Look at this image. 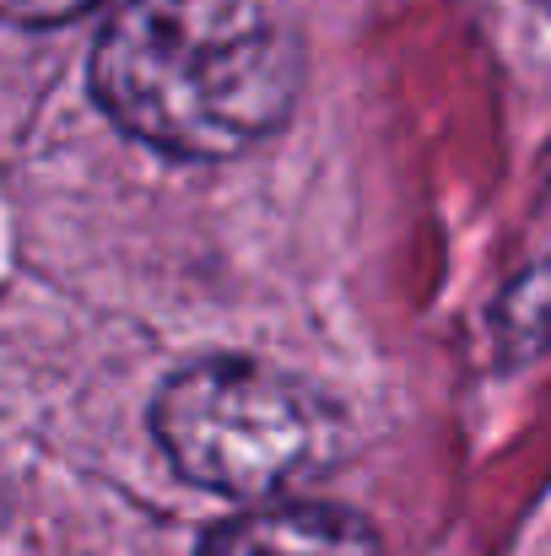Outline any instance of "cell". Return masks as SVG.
Returning <instances> with one entry per match:
<instances>
[{
  "instance_id": "cell-1",
  "label": "cell",
  "mask_w": 551,
  "mask_h": 556,
  "mask_svg": "<svg viewBox=\"0 0 551 556\" xmlns=\"http://www.w3.org/2000/svg\"><path fill=\"white\" fill-rule=\"evenodd\" d=\"M92 92L136 141L216 163L292 114L298 43L271 0H125L98 33Z\"/></svg>"
},
{
  "instance_id": "cell-2",
  "label": "cell",
  "mask_w": 551,
  "mask_h": 556,
  "mask_svg": "<svg viewBox=\"0 0 551 556\" xmlns=\"http://www.w3.org/2000/svg\"><path fill=\"white\" fill-rule=\"evenodd\" d=\"M152 432L184 481L222 497H271L330 465L336 410L254 357H200L152 400Z\"/></svg>"
},
{
  "instance_id": "cell-3",
  "label": "cell",
  "mask_w": 551,
  "mask_h": 556,
  "mask_svg": "<svg viewBox=\"0 0 551 556\" xmlns=\"http://www.w3.org/2000/svg\"><path fill=\"white\" fill-rule=\"evenodd\" d=\"M200 556H378V535L363 514L330 503H281L216 525Z\"/></svg>"
},
{
  "instance_id": "cell-4",
  "label": "cell",
  "mask_w": 551,
  "mask_h": 556,
  "mask_svg": "<svg viewBox=\"0 0 551 556\" xmlns=\"http://www.w3.org/2000/svg\"><path fill=\"white\" fill-rule=\"evenodd\" d=\"M87 5H98V0H5V11H11L16 22H33V27H43V22H71V16H82Z\"/></svg>"
},
{
  "instance_id": "cell-5",
  "label": "cell",
  "mask_w": 551,
  "mask_h": 556,
  "mask_svg": "<svg viewBox=\"0 0 551 556\" xmlns=\"http://www.w3.org/2000/svg\"><path fill=\"white\" fill-rule=\"evenodd\" d=\"M541 5H547V11H551V0H541Z\"/></svg>"
}]
</instances>
